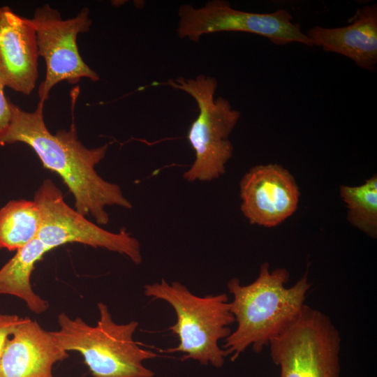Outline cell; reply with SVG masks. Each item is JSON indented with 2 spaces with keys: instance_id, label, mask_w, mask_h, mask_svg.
<instances>
[{
  "instance_id": "cell-7",
  "label": "cell",
  "mask_w": 377,
  "mask_h": 377,
  "mask_svg": "<svg viewBox=\"0 0 377 377\" xmlns=\"http://www.w3.org/2000/svg\"><path fill=\"white\" fill-rule=\"evenodd\" d=\"M178 17L179 38L195 43L206 34L238 31L265 37L276 45L298 43L313 46L300 24L293 22L292 15L284 8L269 13H251L235 9L224 0H212L199 8L181 6Z\"/></svg>"
},
{
  "instance_id": "cell-1",
  "label": "cell",
  "mask_w": 377,
  "mask_h": 377,
  "mask_svg": "<svg viewBox=\"0 0 377 377\" xmlns=\"http://www.w3.org/2000/svg\"><path fill=\"white\" fill-rule=\"evenodd\" d=\"M44 103L39 101L34 111L27 112L10 101L11 119L0 135V145L22 142L29 146L43 166L62 179L73 195L75 210L91 216L98 225L109 222L107 207L131 209L120 186L103 179L95 169L105 158L108 144L86 147L78 139L73 121L68 130L52 134L44 121Z\"/></svg>"
},
{
  "instance_id": "cell-8",
  "label": "cell",
  "mask_w": 377,
  "mask_h": 377,
  "mask_svg": "<svg viewBox=\"0 0 377 377\" xmlns=\"http://www.w3.org/2000/svg\"><path fill=\"white\" fill-rule=\"evenodd\" d=\"M34 201L40 214L36 238L50 250L68 243H79L124 255L135 265L142 263L140 244L136 238L124 230L110 232L87 220L67 205L61 191L51 179L43 181Z\"/></svg>"
},
{
  "instance_id": "cell-13",
  "label": "cell",
  "mask_w": 377,
  "mask_h": 377,
  "mask_svg": "<svg viewBox=\"0 0 377 377\" xmlns=\"http://www.w3.org/2000/svg\"><path fill=\"white\" fill-rule=\"evenodd\" d=\"M313 46L341 54L362 69L376 72L377 66V4L358 8L353 22L344 27L314 26L305 33Z\"/></svg>"
},
{
  "instance_id": "cell-2",
  "label": "cell",
  "mask_w": 377,
  "mask_h": 377,
  "mask_svg": "<svg viewBox=\"0 0 377 377\" xmlns=\"http://www.w3.org/2000/svg\"><path fill=\"white\" fill-rule=\"evenodd\" d=\"M286 268L270 270L268 263L260 268L252 283L242 285L237 278L228 284L232 295L230 309L237 323L236 329L226 338L223 348L235 361L249 347L256 353L286 330L299 316L311 288L305 274L290 287Z\"/></svg>"
},
{
  "instance_id": "cell-5",
  "label": "cell",
  "mask_w": 377,
  "mask_h": 377,
  "mask_svg": "<svg viewBox=\"0 0 377 377\" xmlns=\"http://www.w3.org/2000/svg\"><path fill=\"white\" fill-rule=\"evenodd\" d=\"M189 94L196 102L199 113L191 124L187 138L195 159L183 174L188 182H210L226 172L233 154L229 139L241 116L225 98L214 97L218 81L214 77L198 75L193 78L178 77L165 82Z\"/></svg>"
},
{
  "instance_id": "cell-12",
  "label": "cell",
  "mask_w": 377,
  "mask_h": 377,
  "mask_svg": "<svg viewBox=\"0 0 377 377\" xmlns=\"http://www.w3.org/2000/svg\"><path fill=\"white\" fill-rule=\"evenodd\" d=\"M68 356L51 331L24 317L6 341L0 377H54V364Z\"/></svg>"
},
{
  "instance_id": "cell-9",
  "label": "cell",
  "mask_w": 377,
  "mask_h": 377,
  "mask_svg": "<svg viewBox=\"0 0 377 377\" xmlns=\"http://www.w3.org/2000/svg\"><path fill=\"white\" fill-rule=\"evenodd\" d=\"M29 20L36 31L38 54L46 66L45 77L38 91L40 101L45 102L51 89L61 82L75 84L82 78L99 80L98 75L82 59L77 45L78 34L89 31L92 23L87 8L64 20L57 9L45 3L35 9Z\"/></svg>"
},
{
  "instance_id": "cell-10",
  "label": "cell",
  "mask_w": 377,
  "mask_h": 377,
  "mask_svg": "<svg viewBox=\"0 0 377 377\" xmlns=\"http://www.w3.org/2000/svg\"><path fill=\"white\" fill-rule=\"evenodd\" d=\"M241 211L251 224L274 227L297 209L300 191L293 176L277 164L252 167L239 182Z\"/></svg>"
},
{
  "instance_id": "cell-16",
  "label": "cell",
  "mask_w": 377,
  "mask_h": 377,
  "mask_svg": "<svg viewBox=\"0 0 377 377\" xmlns=\"http://www.w3.org/2000/svg\"><path fill=\"white\" fill-rule=\"evenodd\" d=\"M340 195L346 202L348 219L373 238L377 234V177L357 186H341Z\"/></svg>"
},
{
  "instance_id": "cell-3",
  "label": "cell",
  "mask_w": 377,
  "mask_h": 377,
  "mask_svg": "<svg viewBox=\"0 0 377 377\" xmlns=\"http://www.w3.org/2000/svg\"><path fill=\"white\" fill-rule=\"evenodd\" d=\"M98 309L99 319L94 326L60 313L59 330L51 332L59 346L67 352L80 353L93 377H154L142 362L159 355L134 341L139 323H115L103 302L98 303Z\"/></svg>"
},
{
  "instance_id": "cell-15",
  "label": "cell",
  "mask_w": 377,
  "mask_h": 377,
  "mask_svg": "<svg viewBox=\"0 0 377 377\" xmlns=\"http://www.w3.org/2000/svg\"><path fill=\"white\" fill-rule=\"evenodd\" d=\"M39 209L34 200H13L0 209V248L17 251L37 237Z\"/></svg>"
},
{
  "instance_id": "cell-14",
  "label": "cell",
  "mask_w": 377,
  "mask_h": 377,
  "mask_svg": "<svg viewBox=\"0 0 377 377\" xmlns=\"http://www.w3.org/2000/svg\"><path fill=\"white\" fill-rule=\"evenodd\" d=\"M50 251L37 238L17 250L15 256L0 268V295L21 299L34 313L45 312L49 303L34 291L31 276L36 263Z\"/></svg>"
},
{
  "instance_id": "cell-18",
  "label": "cell",
  "mask_w": 377,
  "mask_h": 377,
  "mask_svg": "<svg viewBox=\"0 0 377 377\" xmlns=\"http://www.w3.org/2000/svg\"><path fill=\"white\" fill-rule=\"evenodd\" d=\"M4 88L0 81V135L7 129L11 119L10 101L5 95Z\"/></svg>"
},
{
  "instance_id": "cell-6",
  "label": "cell",
  "mask_w": 377,
  "mask_h": 377,
  "mask_svg": "<svg viewBox=\"0 0 377 377\" xmlns=\"http://www.w3.org/2000/svg\"><path fill=\"white\" fill-rule=\"evenodd\" d=\"M341 343L330 318L305 304L297 318L268 346L279 377H340Z\"/></svg>"
},
{
  "instance_id": "cell-17",
  "label": "cell",
  "mask_w": 377,
  "mask_h": 377,
  "mask_svg": "<svg viewBox=\"0 0 377 377\" xmlns=\"http://www.w3.org/2000/svg\"><path fill=\"white\" fill-rule=\"evenodd\" d=\"M22 318L17 315L0 313V361L7 338L12 334Z\"/></svg>"
},
{
  "instance_id": "cell-11",
  "label": "cell",
  "mask_w": 377,
  "mask_h": 377,
  "mask_svg": "<svg viewBox=\"0 0 377 377\" xmlns=\"http://www.w3.org/2000/svg\"><path fill=\"white\" fill-rule=\"evenodd\" d=\"M36 34L29 19L9 6L0 7V81L24 95H29L38 77Z\"/></svg>"
},
{
  "instance_id": "cell-4",
  "label": "cell",
  "mask_w": 377,
  "mask_h": 377,
  "mask_svg": "<svg viewBox=\"0 0 377 377\" xmlns=\"http://www.w3.org/2000/svg\"><path fill=\"white\" fill-rule=\"evenodd\" d=\"M146 296L168 302L174 309L176 323L168 330L179 339L167 353L184 354L182 360L193 359L201 364L221 368L228 356L219 341L232 332L235 322L226 293L199 297L178 281L168 283L165 279L144 286Z\"/></svg>"
}]
</instances>
